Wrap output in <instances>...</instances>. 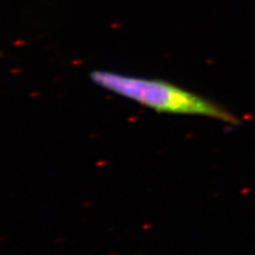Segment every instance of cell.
<instances>
[{
    "label": "cell",
    "mask_w": 255,
    "mask_h": 255,
    "mask_svg": "<svg viewBox=\"0 0 255 255\" xmlns=\"http://www.w3.org/2000/svg\"><path fill=\"white\" fill-rule=\"evenodd\" d=\"M89 78L97 86L155 112L204 116L232 126H237L240 122L236 115L222 105L164 80L106 70L91 71Z\"/></svg>",
    "instance_id": "cell-1"
}]
</instances>
